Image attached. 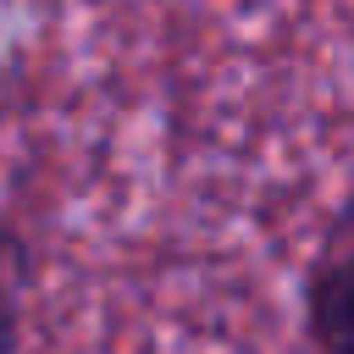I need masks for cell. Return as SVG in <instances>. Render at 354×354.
Segmentation results:
<instances>
[{"label":"cell","instance_id":"6da1fadb","mask_svg":"<svg viewBox=\"0 0 354 354\" xmlns=\"http://www.w3.org/2000/svg\"><path fill=\"white\" fill-rule=\"evenodd\" d=\"M304 326L321 354H354V249L321 254L304 277Z\"/></svg>","mask_w":354,"mask_h":354},{"label":"cell","instance_id":"7a4b0ae2","mask_svg":"<svg viewBox=\"0 0 354 354\" xmlns=\"http://www.w3.org/2000/svg\"><path fill=\"white\" fill-rule=\"evenodd\" d=\"M33 249L22 232H0V354H22V310H28Z\"/></svg>","mask_w":354,"mask_h":354}]
</instances>
